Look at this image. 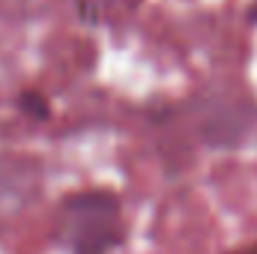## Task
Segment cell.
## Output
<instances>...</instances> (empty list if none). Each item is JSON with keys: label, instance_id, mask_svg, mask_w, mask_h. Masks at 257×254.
I'll use <instances>...</instances> for the list:
<instances>
[{"label": "cell", "instance_id": "obj_2", "mask_svg": "<svg viewBox=\"0 0 257 254\" xmlns=\"http://www.w3.org/2000/svg\"><path fill=\"white\" fill-rule=\"evenodd\" d=\"M251 126V117L242 105L236 102H218L212 108H206V120L200 126V135L206 144L212 147H233L245 138V132Z\"/></svg>", "mask_w": 257, "mask_h": 254}, {"label": "cell", "instance_id": "obj_4", "mask_svg": "<svg viewBox=\"0 0 257 254\" xmlns=\"http://www.w3.org/2000/svg\"><path fill=\"white\" fill-rule=\"evenodd\" d=\"M245 18H248L251 24H257V0H251V3H248V9H245Z\"/></svg>", "mask_w": 257, "mask_h": 254}, {"label": "cell", "instance_id": "obj_3", "mask_svg": "<svg viewBox=\"0 0 257 254\" xmlns=\"http://www.w3.org/2000/svg\"><path fill=\"white\" fill-rule=\"evenodd\" d=\"M12 105H15V111H18L21 117H27V120H33V123L51 120V99H48L42 90H21V93H15Z\"/></svg>", "mask_w": 257, "mask_h": 254}, {"label": "cell", "instance_id": "obj_1", "mask_svg": "<svg viewBox=\"0 0 257 254\" xmlns=\"http://www.w3.org/2000/svg\"><path fill=\"white\" fill-rule=\"evenodd\" d=\"M54 239L66 254H114L126 242L123 197L105 186L63 194L54 212Z\"/></svg>", "mask_w": 257, "mask_h": 254}]
</instances>
